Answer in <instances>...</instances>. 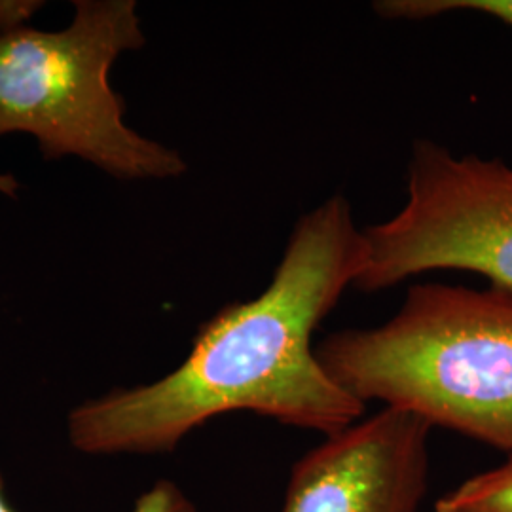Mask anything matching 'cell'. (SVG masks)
<instances>
[{"mask_svg": "<svg viewBox=\"0 0 512 512\" xmlns=\"http://www.w3.org/2000/svg\"><path fill=\"white\" fill-rule=\"evenodd\" d=\"M365 251V234L344 196L313 207L294 224L270 285L203 323L179 368L154 384L112 389L74 408L67 421L74 450L167 454L230 412L325 437L363 420L365 404L330 378L311 342L355 285Z\"/></svg>", "mask_w": 512, "mask_h": 512, "instance_id": "6da1fadb", "label": "cell"}, {"mask_svg": "<svg viewBox=\"0 0 512 512\" xmlns=\"http://www.w3.org/2000/svg\"><path fill=\"white\" fill-rule=\"evenodd\" d=\"M433 427L385 408L325 437L291 469L281 512H420Z\"/></svg>", "mask_w": 512, "mask_h": 512, "instance_id": "5b68a950", "label": "cell"}, {"mask_svg": "<svg viewBox=\"0 0 512 512\" xmlns=\"http://www.w3.org/2000/svg\"><path fill=\"white\" fill-rule=\"evenodd\" d=\"M19 184L16 177L12 175H0V192L6 196H16L18 194Z\"/></svg>", "mask_w": 512, "mask_h": 512, "instance_id": "30bf717a", "label": "cell"}, {"mask_svg": "<svg viewBox=\"0 0 512 512\" xmlns=\"http://www.w3.org/2000/svg\"><path fill=\"white\" fill-rule=\"evenodd\" d=\"M376 12L387 19H427L448 12H478L512 27V0H385Z\"/></svg>", "mask_w": 512, "mask_h": 512, "instance_id": "52a82bcc", "label": "cell"}, {"mask_svg": "<svg viewBox=\"0 0 512 512\" xmlns=\"http://www.w3.org/2000/svg\"><path fill=\"white\" fill-rule=\"evenodd\" d=\"M0 512H18L8 505L4 497L2 475H0ZM131 512H198V509L194 501L184 494L179 484L162 478L137 499Z\"/></svg>", "mask_w": 512, "mask_h": 512, "instance_id": "ba28073f", "label": "cell"}, {"mask_svg": "<svg viewBox=\"0 0 512 512\" xmlns=\"http://www.w3.org/2000/svg\"><path fill=\"white\" fill-rule=\"evenodd\" d=\"M363 234L365 264L353 285L363 293L425 272L463 270L512 296V165L416 141L401 211Z\"/></svg>", "mask_w": 512, "mask_h": 512, "instance_id": "277c9868", "label": "cell"}, {"mask_svg": "<svg viewBox=\"0 0 512 512\" xmlns=\"http://www.w3.org/2000/svg\"><path fill=\"white\" fill-rule=\"evenodd\" d=\"M315 353L357 401L512 454L511 294L416 283L387 323L334 332Z\"/></svg>", "mask_w": 512, "mask_h": 512, "instance_id": "7a4b0ae2", "label": "cell"}, {"mask_svg": "<svg viewBox=\"0 0 512 512\" xmlns=\"http://www.w3.org/2000/svg\"><path fill=\"white\" fill-rule=\"evenodd\" d=\"M143 46L133 0H76L63 31L0 37V137L29 133L46 160L78 156L116 179L183 177V156L128 128L110 88L112 63Z\"/></svg>", "mask_w": 512, "mask_h": 512, "instance_id": "3957f363", "label": "cell"}, {"mask_svg": "<svg viewBox=\"0 0 512 512\" xmlns=\"http://www.w3.org/2000/svg\"><path fill=\"white\" fill-rule=\"evenodd\" d=\"M435 512H512V454L501 465L442 495Z\"/></svg>", "mask_w": 512, "mask_h": 512, "instance_id": "8992f818", "label": "cell"}, {"mask_svg": "<svg viewBox=\"0 0 512 512\" xmlns=\"http://www.w3.org/2000/svg\"><path fill=\"white\" fill-rule=\"evenodd\" d=\"M40 8L38 0H0V37L27 27Z\"/></svg>", "mask_w": 512, "mask_h": 512, "instance_id": "9c48e42d", "label": "cell"}]
</instances>
